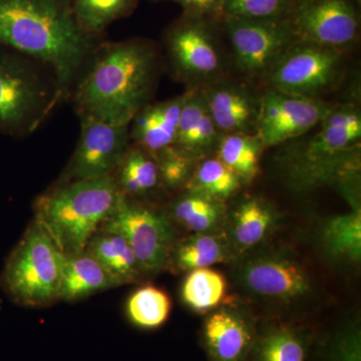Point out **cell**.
I'll use <instances>...</instances> for the list:
<instances>
[{"mask_svg": "<svg viewBox=\"0 0 361 361\" xmlns=\"http://www.w3.org/2000/svg\"><path fill=\"white\" fill-rule=\"evenodd\" d=\"M101 229L115 232L126 239L142 272L161 269L172 254L174 230L170 220L123 195Z\"/></svg>", "mask_w": 361, "mask_h": 361, "instance_id": "cell-7", "label": "cell"}, {"mask_svg": "<svg viewBox=\"0 0 361 361\" xmlns=\"http://www.w3.org/2000/svg\"><path fill=\"white\" fill-rule=\"evenodd\" d=\"M184 9V16L204 18L209 16H221L222 0H174Z\"/></svg>", "mask_w": 361, "mask_h": 361, "instance_id": "cell-35", "label": "cell"}, {"mask_svg": "<svg viewBox=\"0 0 361 361\" xmlns=\"http://www.w3.org/2000/svg\"><path fill=\"white\" fill-rule=\"evenodd\" d=\"M167 47L171 63L180 77L206 78L219 68V54L204 18L184 16L169 30Z\"/></svg>", "mask_w": 361, "mask_h": 361, "instance_id": "cell-13", "label": "cell"}, {"mask_svg": "<svg viewBox=\"0 0 361 361\" xmlns=\"http://www.w3.org/2000/svg\"><path fill=\"white\" fill-rule=\"evenodd\" d=\"M237 66L249 75L267 71L296 42L288 18L246 20L224 16Z\"/></svg>", "mask_w": 361, "mask_h": 361, "instance_id": "cell-8", "label": "cell"}, {"mask_svg": "<svg viewBox=\"0 0 361 361\" xmlns=\"http://www.w3.org/2000/svg\"><path fill=\"white\" fill-rule=\"evenodd\" d=\"M295 0H222V18L278 20L288 18Z\"/></svg>", "mask_w": 361, "mask_h": 361, "instance_id": "cell-31", "label": "cell"}, {"mask_svg": "<svg viewBox=\"0 0 361 361\" xmlns=\"http://www.w3.org/2000/svg\"><path fill=\"white\" fill-rule=\"evenodd\" d=\"M319 125V130L301 154V168L306 179L332 172L334 167L356 151L361 137L360 114L355 106L330 109Z\"/></svg>", "mask_w": 361, "mask_h": 361, "instance_id": "cell-11", "label": "cell"}, {"mask_svg": "<svg viewBox=\"0 0 361 361\" xmlns=\"http://www.w3.org/2000/svg\"><path fill=\"white\" fill-rule=\"evenodd\" d=\"M204 97L209 114L218 130L227 134L247 133L254 118L257 120L258 111L244 90L236 87H218Z\"/></svg>", "mask_w": 361, "mask_h": 361, "instance_id": "cell-19", "label": "cell"}, {"mask_svg": "<svg viewBox=\"0 0 361 361\" xmlns=\"http://www.w3.org/2000/svg\"><path fill=\"white\" fill-rule=\"evenodd\" d=\"M96 39L78 25L73 0H0V45L49 68L65 99L97 47Z\"/></svg>", "mask_w": 361, "mask_h": 361, "instance_id": "cell-1", "label": "cell"}, {"mask_svg": "<svg viewBox=\"0 0 361 361\" xmlns=\"http://www.w3.org/2000/svg\"><path fill=\"white\" fill-rule=\"evenodd\" d=\"M65 99L47 66L0 45V133L13 137L32 134Z\"/></svg>", "mask_w": 361, "mask_h": 361, "instance_id": "cell-4", "label": "cell"}, {"mask_svg": "<svg viewBox=\"0 0 361 361\" xmlns=\"http://www.w3.org/2000/svg\"><path fill=\"white\" fill-rule=\"evenodd\" d=\"M173 218L180 225L196 233L213 229L219 222L221 208L218 201L202 195L190 193L172 207Z\"/></svg>", "mask_w": 361, "mask_h": 361, "instance_id": "cell-30", "label": "cell"}, {"mask_svg": "<svg viewBox=\"0 0 361 361\" xmlns=\"http://www.w3.org/2000/svg\"><path fill=\"white\" fill-rule=\"evenodd\" d=\"M330 108L319 99L289 96L271 89L258 111L257 137L262 146H276L319 125Z\"/></svg>", "mask_w": 361, "mask_h": 361, "instance_id": "cell-12", "label": "cell"}, {"mask_svg": "<svg viewBox=\"0 0 361 361\" xmlns=\"http://www.w3.org/2000/svg\"><path fill=\"white\" fill-rule=\"evenodd\" d=\"M185 97L186 94L144 106L130 122V139L153 156L174 146Z\"/></svg>", "mask_w": 361, "mask_h": 361, "instance_id": "cell-15", "label": "cell"}, {"mask_svg": "<svg viewBox=\"0 0 361 361\" xmlns=\"http://www.w3.org/2000/svg\"><path fill=\"white\" fill-rule=\"evenodd\" d=\"M274 216L269 207L257 199H250L239 206L234 215L233 237L243 248L257 245L265 238Z\"/></svg>", "mask_w": 361, "mask_h": 361, "instance_id": "cell-28", "label": "cell"}, {"mask_svg": "<svg viewBox=\"0 0 361 361\" xmlns=\"http://www.w3.org/2000/svg\"><path fill=\"white\" fill-rule=\"evenodd\" d=\"M242 280L258 295L277 300H293L311 290L304 268L292 259L266 256L252 260L244 267Z\"/></svg>", "mask_w": 361, "mask_h": 361, "instance_id": "cell-14", "label": "cell"}, {"mask_svg": "<svg viewBox=\"0 0 361 361\" xmlns=\"http://www.w3.org/2000/svg\"><path fill=\"white\" fill-rule=\"evenodd\" d=\"M137 0H73V11L80 30L97 39L111 23L132 13Z\"/></svg>", "mask_w": 361, "mask_h": 361, "instance_id": "cell-22", "label": "cell"}, {"mask_svg": "<svg viewBox=\"0 0 361 361\" xmlns=\"http://www.w3.org/2000/svg\"><path fill=\"white\" fill-rule=\"evenodd\" d=\"M113 176L120 193L129 199L151 193L161 182L155 156L137 146H130Z\"/></svg>", "mask_w": 361, "mask_h": 361, "instance_id": "cell-21", "label": "cell"}, {"mask_svg": "<svg viewBox=\"0 0 361 361\" xmlns=\"http://www.w3.org/2000/svg\"><path fill=\"white\" fill-rule=\"evenodd\" d=\"M353 1L355 2V4H360L361 0H353Z\"/></svg>", "mask_w": 361, "mask_h": 361, "instance_id": "cell-36", "label": "cell"}, {"mask_svg": "<svg viewBox=\"0 0 361 361\" xmlns=\"http://www.w3.org/2000/svg\"><path fill=\"white\" fill-rule=\"evenodd\" d=\"M258 361H304L302 338L289 329L272 330L257 345Z\"/></svg>", "mask_w": 361, "mask_h": 361, "instance_id": "cell-32", "label": "cell"}, {"mask_svg": "<svg viewBox=\"0 0 361 361\" xmlns=\"http://www.w3.org/2000/svg\"><path fill=\"white\" fill-rule=\"evenodd\" d=\"M288 20L298 42L338 51L355 44L360 35L353 0H295Z\"/></svg>", "mask_w": 361, "mask_h": 361, "instance_id": "cell-9", "label": "cell"}, {"mask_svg": "<svg viewBox=\"0 0 361 361\" xmlns=\"http://www.w3.org/2000/svg\"><path fill=\"white\" fill-rule=\"evenodd\" d=\"M121 197L113 175L61 182L35 202V220L47 228L66 255L80 253Z\"/></svg>", "mask_w": 361, "mask_h": 361, "instance_id": "cell-3", "label": "cell"}, {"mask_svg": "<svg viewBox=\"0 0 361 361\" xmlns=\"http://www.w3.org/2000/svg\"><path fill=\"white\" fill-rule=\"evenodd\" d=\"M226 258L224 244L219 238L198 233L185 240L174 252L175 265L180 270L208 268L223 262Z\"/></svg>", "mask_w": 361, "mask_h": 361, "instance_id": "cell-29", "label": "cell"}, {"mask_svg": "<svg viewBox=\"0 0 361 361\" xmlns=\"http://www.w3.org/2000/svg\"><path fill=\"white\" fill-rule=\"evenodd\" d=\"M227 284L222 274L209 268L190 271L183 284L185 302L197 312H207L224 299Z\"/></svg>", "mask_w": 361, "mask_h": 361, "instance_id": "cell-25", "label": "cell"}, {"mask_svg": "<svg viewBox=\"0 0 361 361\" xmlns=\"http://www.w3.org/2000/svg\"><path fill=\"white\" fill-rule=\"evenodd\" d=\"M66 254L37 220L7 259L1 285L14 302L42 307L59 299Z\"/></svg>", "mask_w": 361, "mask_h": 361, "instance_id": "cell-5", "label": "cell"}, {"mask_svg": "<svg viewBox=\"0 0 361 361\" xmlns=\"http://www.w3.org/2000/svg\"><path fill=\"white\" fill-rule=\"evenodd\" d=\"M116 286L111 275L87 250L66 255L59 299L80 300Z\"/></svg>", "mask_w": 361, "mask_h": 361, "instance_id": "cell-18", "label": "cell"}, {"mask_svg": "<svg viewBox=\"0 0 361 361\" xmlns=\"http://www.w3.org/2000/svg\"><path fill=\"white\" fill-rule=\"evenodd\" d=\"M85 250L101 263L116 285L130 283L142 273L129 243L115 232L99 228L90 238Z\"/></svg>", "mask_w": 361, "mask_h": 361, "instance_id": "cell-20", "label": "cell"}, {"mask_svg": "<svg viewBox=\"0 0 361 361\" xmlns=\"http://www.w3.org/2000/svg\"><path fill=\"white\" fill-rule=\"evenodd\" d=\"M172 302L165 291L147 285L130 295L127 311L130 322L142 329H153L167 322Z\"/></svg>", "mask_w": 361, "mask_h": 361, "instance_id": "cell-26", "label": "cell"}, {"mask_svg": "<svg viewBox=\"0 0 361 361\" xmlns=\"http://www.w3.org/2000/svg\"><path fill=\"white\" fill-rule=\"evenodd\" d=\"M342 51L296 40L268 71L272 90L318 99L341 80Z\"/></svg>", "mask_w": 361, "mask_h": 361, "instance_id": "cell-6", "label": "cell"}, {"mask_svg": "<svg viewBox=\"0 0 361 361\" xmlns=\"http://www.w3.org/2000/svg\"><path fill=\"white\" fill-rule=\"evenodd\" d=\"M325 243L334 257L360 261L361 257L360 209L334 218L324 230Z\"/></svg>", "mask_w": 361, "mask_h": 361, "instance_id": "cell-27", "label": "cell"}, {"mask_svg": "<svg viewBox=\"0 0 361 361\" xmlns=\"http://www.w3.org/2000/svg\"><path fill=\"white\" fill-rule=\"evenodd\" d=\"M157 66L156 49L146 40L97 45L73 94L80 118L130 126L148 103Z\"/></svg>", "mask_w": 361, "mask_h": 361, "instance_id": "cell-2", "label": "cell"}, {"mask_svg": "<svg viewBox=\"0 0 361 361\" xmlns=\"http://www.w3.org/2000/svg\"><path fill=\"white\" fill-rule=\"evenodd\" d=\"M187 183L190 193L221 201L229 198L239 189L241 179L216 158L202 161Z\"/></svg>", "mask_w": 361, "mask_h": 361, "instance_id": "cell-24", "label": "cell"}, {"mask_svg": "<svg viewBox=\"0 0 361 361\" xmlns=\"http://www.w3.org/2000/svg\"><path fill=\"white\" fill-rule=\"evenodd\" d=\"M217 139L218 129L209 114L205 97L200 92H187L174 146L193 158L211 148Z\"/></svg>", "mask_w": 361, "mask_h": 361, "instance_id": "cell-17", "label": "cell"}, {"mask_svg": "<svg viewBox=\"0 0 361 361\" xmlns=\"http://www.w3.org/2000/svg\"><path fill=\"white\" fill-rule=\"evenodd\" d=\"M330 361H361L360 334L357 330H346L336 339Z\"/></svg>", "mask_w": 361, "mask_h": 361, "instance_id": "cell-34", "label": "cell"}, {"mask_svg": "<svg viewBox=\"0 0 361 361\" xmlns=\"http://www.w3.org/2000/svg\"><path fill=\"white\" fill-rule=\"evenodd\" d=\"M204 338L213 361H243L253 342L245 320L227 310L218 311L207 319Z\"/></svg>", "mask_w": 361, "mask_h": 361, "instance_id": "cell-16", "label": "cell"}, {"mask_svg": "<svg viewBox=\"0 0 361 361\" xmlns=\"http://www.w3.org/2000/svg\"><path fill=\"white\" fill-rule=\"evenodd\" d=\"M262 144L247 133L228 134L219 141L218 159L241 180H252L259 170Z\"/></svg>", "mask_w": 361, "mask_h": 361, "instance_id": "cell-23", "label": "cell"}, {"mask_svg": "<svg viewBox=\"0 0 361 361\" xmlns=\"http://www.w3.org/2000/svg\"><path fill=\"white\" fill-rule=\"evenodd\" d=\"M161 182L170 189H176L189 180L192 158L175 146L163 149L155 156Z\"/></svg>", "mask_w": 361, "mask_h": 361, "instance_id": "cell-33", "label": "cell"}, {"mask_svg": "<svg viewBox=\"0 0 361 361\" xmlns=\"http://www.w3.org/2000/svg\"><path fill=\"white\" fill-rule=\"evenodd\" d=\"M82 129L61 182L113 175L130 148V126L80 118Z\"/></svg>", "mask_w": 361, "mask_h": 361, "instance_id": "cell-10", "label": "cell"}]
</instances>
